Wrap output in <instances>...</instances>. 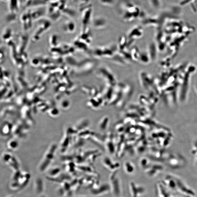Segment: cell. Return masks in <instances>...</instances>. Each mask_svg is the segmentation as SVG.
I'll use <instances>...</instances> for the list:
<instances>
[{
    "instance_id": "obj_4",
    "label": "cell",
    "mask_w": 197,
    "mask_h": 197,
    "mask_svg": "<svg viewBox=\"0 0 197 197\" xmlns=\"http://www.w3.org/2000/svg\"><path fill=\"white\" fill-rule=\"evenodd\" d=\"M19 0H10V10L12 11L17 12L19 9Z\"/></svg>"
},
{
    "instance_id": "obj_3",
    "label": "cell",
    "mask_w": 197,
    "mask_h": 197,
    "mask_svg": "<svg viewBox=\"0 0 197 197\" xmlns=\"http://www.w3.org/2000/svg\"><path fill=\"white\" fill-rule=\"evenodd\" d=\"M143 31L142 29L140 27H134L130 32L128 37L133 40L134 39L139 38L143 35Z\"/></svg>"
},
{
    "instance_id": "obj_6",
    "label": "cell",
    "mask_w": 197,
    "mask_h": 197,
    "mask_svg": "<svg viewBox=\"0 0 197 197\" xmlns=\"http://www.w3.org/2000/svg\"><path fill=\"white\" fill-rule=\"evenodd\" d=\"M45 1V2L47 3H50L54 2L56 1H57V0H44Z\"/></svg>"
},
{
    "instance_id": "obj_7",
    "label": "cell",
    "mask_w": 197,
    "mask_h": 197,
    "mask_svg": "<svg viewBox=\"0 0 197 197\" xmlns=\"http://www.w3.org/2000/svg\"><path fill=\"white\" fill-rule=\"evenodd\" d=\"M26 1H27V0H26Z\"/></svg>"
},
{
    "instance_id": "obj_1",
    "label": "cell",
    "mask_w": 197,
    "mask_h": 197,
    "mask_svg": "<svg viewBox=\"0 0 197 197\" xmlns=\"http://www.w3.org/2000/svg\"><path fill=\"white\" fill-rule=\"evenodd\" d=\"M102 77L104 80L110 85H114L116 83V79L113 73L109 68L104 67L102 68Z\"/></svg>"
},
{
    "instance_id": "obj_2",
    "label": "cell",
    "mask_w": 197,
    "mask_h": 197,
    "mask_svg": "<svg viewBox=\"0 0 197 197\" xmlns=\"http://www.w3.org/2000/svg\"><path fill=\"white\" fill-rule=\"evenodd\" d=\"M47 3L44 0H27L26 6L27 8H39L43 6Z\"/></svg>"
},
{
    "instance_id": "obj_5",
    "label": "cell",
    "mask_w": 197,
    "mask_h": 197,
    "mask_svg": "<svg viewBox=\"0 0 197 197\" xmlns=\"http://www.w3.org/2000/svg\"><path fill=\"white\" fill-rule=\"evenodd\" d=\"M126 39L125 36H122L119 39V48L121 50H123L126 46Z\"/></svg>"
}]
</instances>
